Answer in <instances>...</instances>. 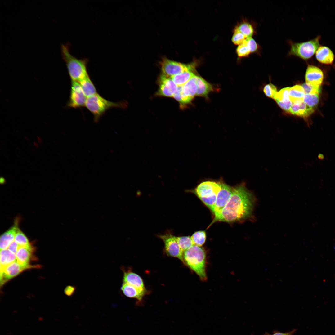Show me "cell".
Listing matches in <instances>:
<instances>
[{"mask_svg":"<svg viewBox=\"0 0 335 335\" xmlns=\"http://www.w3.org/2000/svg\"><path fill=\"white\" fill-rule=\"evenodd\" d=\"M255 201L253 194L244 183L234 187L228 202L220 213L214 217L209 226L217 221L230 223L250 218L252 216Z\"/></svg>","mask_w":335,"mask_h":335,"instance_id":"6da1fadb","label":"cell"},{"mask_svg":"<svg viewBox=\"0 0 335 335\" xmlns=\"http://www.w3.org/2000/svg\"><path fill=\"white\" fill-rule=\"evenodd\" d=\"M61 52L71 81L79 82L89 76L87 67L89 62L87 58L79 59L72 55L70 52L69 44L68 43L61 45Z\"/></svg>","mask_w":335,"mask_h":335,"instance_id":"7a4b0ae2","label":"cell"},{"mask_svg":"<svg viewBox=\"0 0 335 335\" xmlns=\"http://www.w3.org/2000/svg\"><path fill=\"white\" fill-rule=\"evenodd\" d=\"M206 253L201 247L193 245L184 251L183 254V261L194 271L202 281L207 279L206 273Z\"/></svg>","mask_w":335,"mask_h":335,"instance_id":"3957f363","label":"cell"},{"mask_svg":"<svg viewBox=\"0 0 335 335\" xmlns=\"http://www.w3.org/2000/svg\"><path fill=\"white\" fill-rule=\"evenodd\" d=\"M221 188V180L208 181L202 182L194 190L188 191L194 194L212 212Z\"/></svg>","mask_w":335,"mask_h":335,"instance_id":"277c9868","label":"cell"},{"mask_svg":"<svg viewBox=\"0 0 335 335\" xmlns=\"http://www.w3.org/2000/svg\"><path fill=\"white\" fill-rule=\"evenodd\" d=\"M124 102H114L105 99L97 93L87 97L85 106L92 114L95 122H97L101 116L107 111L112 108H122Z\"/></svg>","mask_w":335,"mask_h":335,"instance_id":"5b68a950","label":"cell"},{"mask_svg":"<svg viewBox=\"0 0 335 335\" xmlns=\"http://www.w3.org/2000/svg\"><path fill=\"white\" fill-rule=\"evenodd\" d=\"M318 35L311 40L300 42H291L288 55L298 57L304 60H307L315 53L320 46Z\"/></svg>","mask_w":335,"mask_h":335,"instance_id":"8992f818","label":"cell"},{"mask_svg":"<svg viewBox=\"0 0 335 335\" xmlns=\"http://www.w3.org/2000/svg\"><path fill=\"white\" fill-rule=\"evenodd\" d=\"M161 73L171 77L185 71L195 70L194 64H186L163 58L159 62Z\"/></svg>","mask_w":335,"mask_h":335,"instance_id":"52a82bcc","label":"cell"},{"mask_svg":"<svg viewBox=\"0 0 335 335\" xmlns=\"http://www.w3.org/2000/svg\"><path fill=\"white\" fill-rule=\"evenodd\" d=\"M234 187L221 180V188L217 198L212 211L214 217L218 216L226 205L234 191Z\"/></svg>","mask_w":335,"mask_h":335,"instance_id":"ba28073f","label":"cell"},{"mask_svg":"<svg viewBox=\"0 0 335 335\" xmlns=\"http://www.w3.org/2000/svg\"><path fill=\"white\" fill-rule=\"evenodd\" d=\"M87 98L79 83L71 81L70 95L67 107L74 108L83 107L85 106Z\"/></svg>","mask_w":335,"mask_h":335,"instance_id":"9c48e42d","label":"cell"},{"mask_svg":"<svg viewBox=\"0 0 335 335\" xmlns=\"http://www.w3.org/2000/svg\"><path fill=\"white\" fill-rule=\"evenodd\" d=\"M158 83L159 87L156 96L173 97L177 91L178 86L171 78L161 73L158 77Z\"/></svg>","mask_w":335,"mask_h":335,"instance_id":"30bf717a","label":"cell"},{"mask_svg":"<svg viewBox=\"0 0 335 335\" xmlns=\"http://www.w3.org/2000/svg\"><path fill=\"white\" fill-rule=\"evenodd\" d=\"M176 237L170 233L159 235L163 241L167 254L169 256L176 257L182 261L183 252L180 248Z\"/></svg>","mask_w":335,"mask_h":335,"instance_id":"8fae6325","label":"cell"},{"mask_svg":"<svg viewBox=\"0 0 335 335\" xmlns=\"http://www.w3.org/2000/svg\"><path fill=\"white\" fill-rule=\"evenodd\" d=\"M27 269L15 261L7 266L0 267V282L3 284Z\"/></svg>","mask_w":335,"mask_h":335,"instance_id":"7c38bea8","label":"cell"},{"mask_svg":"<svg viewBox=\"0 0 335 335\" xmlns=\"http://www.w3.org/2000/svg\"><path fill=\"white\" fill-rule=\"evenodd\" d=\"M323 77V72L319 68L313 65H308L305 73L306 83L320 86Z\"/></svg>","mask_w":335,"mask_h":335,"instance_id":"4fadbf2b","label":"cell"},{"mask_svg":"<svg viewBox=\"0 0 335 335\" xmlns=\"http://www.w3.org/2000/svg\"><path fill=\"white\" fill-rule=\"evenodd\" d=\"M34 248L33 247L28 248L19 246L16 254L17 262L27 269L37 267V266H32L29 264L30 260L33 257Z\"/></svg>","mask_w":335,"mask_h":335,"instance_id":"5bb4252c","label":"cell"},{"mask_svg":"<svg viewBox=\"0 0 335 335\" xmlns=\"http://www.w3.org/2000/svg\"><path fill=\"white\" fill-rule=\"evenodd\" d=\"M292 103L289 112L293 115L306 118L314 111V109L307 106L303 101Z\"/></svg>","mask_w":335,"mask_h":335,"instance_id":"9a60e30c","label":"cell"},{"mask_svg":"<svg viewBox=\"0 0 335 335\" xmlns=\"http://www.w3.org/2000/svg\"><path fill=\"white\" fill-rule=\"evenodd\" d=\"M334 57L332 51L326 46H320L315 52L317 60L320 63L324 64H332L334 60Z\"/></svg>","mask_w":335,"mask_h":335,"instance_id":"2e32d148","label":"cell"},{"mask_svg":"<svg viewBox=\"0 0 335 335\" xmlns=\"http://www.w3.org/2000/svg\"><path fill=\"white\" fill-rule=\"evenodd\" d=\"M121 288L125 296L129 298H136L139 301H141L146 293L145 289L137 288L125 283L123 284Z\"/></svg>","mask_w":335,"mask_h":335,"instance_id":"e0dca14e","label":"cell"},{"mask_svg":"<svg viewBox=\"0 0 335 335\" xmlns=\"http://www.w3.org/2000/svg\"><path fill=\"white\" fill-rule=\"evenodd\" d=\"M18 222H15L13 226L2 234L0 238V248L1 249L8 248L11 243L14 240L16 233L19 228Z\"/></svg>","mask_w":335,"mask_h":335,"instance_id":"ac0fdd59","label":"cell"},{"mask_svg":"<svg viewBox=\"0 0 335 335\" xmlns=\"http://www.w3.org/2000/svg\"><path fill=\"white\" fill-rule=\"evenodd\" d=\"M196 76L195 75L182 86V92L183 95L191 100L196 96L197 89Z\"/></svg>","mask_w":335,"mask_h":335,"instance_id":"d6986e66","label":"cell"},{"mask_svg":"<svg viewBox=\"0 0 335 335\" xmlns=\"http://www.w3.org/2000/svg\"><path fill=\"white\" fill-rule=\"evenodd\" d=\"M123 280V283L129 284L137 288L145 289L142 279L135 273L129 271L124 272Z\"/></svg>","mask_w":335,"mask_h":335,"instance_id":"ffe728a7","label":"cell"},{"mask_svg":"<svg viewBox=\"0 0 335 335\" xmlns=\"http://www.w3.org/2000/svg\"><path fill=\"white\" fill-rule=\"evenodd\" d=\"M196 82L197 89L196 96L208 97L209 92L213 89L212 85L202 77L197 75Z\"/></svg>","mask_w":335,"mask_h":335,"instance_id":"44dd1931","label":"cell"},{"mask_svg":"<svg viewBox=\"0 0 335 335\" xmlns=\"http://www.w3.org/2000/svg\"><path fill=\"white\" fill-rule=\"evenodd\" d=\"M78 83L87 97H88L97 93L96 89L89 76Z\"/></svg>","mask_w":335,"mask_h":335,"instance_id":"7402d4cb","label":"cell"},{"mask_svg":"<svg viewBox=\"0 0 335 335\" xmlns=\"http://www.w3.org/2000/svg\"><path fill=\"white\" fill-rule=\"evenodd\" d=\"M305 95L303 87L300 85H295L289 89V98L292 103L303 101Z\"/></svg>","mask_w":335,"mask_h":335,"instance_id":"603a6c76","label":"cell"},{"mask_svg":"<svg viewBox=\"0 0 335 335\" xmlns=\"http://www.w3.org/2000/svg\"><path fill=\"white\" fill-rule=\"evenodd\" d=\"M16 254L8 248L1 250L0 267H4L16 261Z\"/></svg>","mask_w":335,"mask_h":335,"instance_id":"cb8c5ba5","label":"cell"},{"mask_svg":"<svg viewBox=\"0 0 335 335\" xmlns=\"http://www.w3.org/2000/svg\"><path fill=\"white\" fill-rule=\"evenodd\" d=\"M195 74L193 72H183L171 77L173 81L178 86H183Z\"/></svg>","mask_w":335,"mask_h":335,"instance_id":"d4e9b609","label":"cell"},{"mask_svg":"<svg viewBox=\"0 0 335 335\" xmlns=\"http://www.w3.org/2000/svg\"><path fill=\"white\" fill-rule=\"evenodd\" d=\"M179 103L180 107L184 109L191 103L192 100L185 96L182 92V86H178V90L173 97Z\"/></svg>","mask_w":335,"mask_h":335,"instance_id":"484cf974","label":"cell"},{"mask_svg":"<svg viewBox=\"0 0 335 335\" xmlns=\"http://www.w3.org/2000/svg\"><path fill=\"white\" fill-rule=\"evenodd\" d=\"M246 38L252 37L254 33L253 26L247 22H243L236 27Z\"/></svg>","mask_w":335,"mask_h":335,"instance_id":"4316f807","label":"cell"},{"mask_svg":"<svg viewBox=\"0 0 335 335\" xmlns=\"http://www.w3.org/2000/svg\"><path fill=\"white\" fill-rule=\"evenodd\" d=\"M190 237L193 245L201 247L206 241V233L203 230L197 231L194 232Z\"/></svg>","mask_w":335,"mask_h":335,"instance_id":"83f0119b","label":"cell"},{"mask_svg":"<svg viewBox=\"0 0 335 335\" xmlns=\"http://www.w3.org/2000/svg\"><path fill=\"white\" fill-rule=\"evenodd\" d=\"M14 241L20 246L28 248L33 247L30 244L26 235L19 228L16 234Z\"/></svg>","mask_w":335,"mask_h":335,"instance_id":"f1b7e54d","label":"cell"},{"mask_svg":"<svg viewBox=\"0 0 335 335\" xmlns=\"http://www.w3.org/2000/svg\"><path fill=\"white\" fill-rule=\"evenodd\" d=\"M178 244L183 252L193 245L191 237L189 236L176 237Z\"/></svg>","mask_w":335,"mask_h":335,"instance_id":"f546056e","label":"cell"},{"mask_svg":"<svg viewBox=\"0 0 335 335\" xmlns=\"http://www.w3.org/2000/svg\"><path fill=\"white\" fill-rule=\"evenodd\" d=\"M319 95L306 94L304 98V102L309 107L314 109L319 102Z\"/></svg>","mask_w":335,"mask_h":335,"instance_id":"4dcf8cb0","label":"cell"},{"mask_svg":"<svg viewBox=\"0 0 335 335\" xmlns=\"http://www.w3.org/2000/svg\"><path fill=\"white\" fill-rule=\"evenodd\" d=\"M290 87H287L281 89L277 92L274 99L276 101L287 102L290 100L289 98V90Z\"/></svg>","mask_w":335,"mask_h":335,"instance_id":"1f68e13d","label":"cell"},{"mask_svg":"<svg viewBox=\"0 0 335 335\" xmlns=\"http://www.w3.org/2000/svg\"><path fill=\"white\" fill-rule=\"evenodd\" d=\"M302 86L306 94H318L319 95L321 92L320 86L305 83H304Z\"/></svg>","mask_w":335,"mask_h":335,"instance_id":"d6a6232c","label":"cell"},{"mask_svg":"<svg viewBox=\"0 0 335 335\" xmlns=\"http://www.w3.org/2000/svg\"><path fill=\"white\" fill-rule=\"evenodd\" d=\"M245 39L242 44L239 45L237 48L236 53L239 57L248 56L251 53Z\"/></svg>","mask_w":335,"mask_h":335,"instance_id":"836d02e7","label":"cell"},{"mask_svg":"<svg viewBox=\"0 0 335 335\" xmlns=\"http://www.w3.org/2000/svg\"><path fill=\"white\" fill-rule=\"evenodd\" d=\"M246 38V37L236 27L232 38L233 42L235 45H239L242 44Z\"/></svg>","mask_w":335,"mask_h":335,"instance_id":"e575fe53","label":"cell"},{"mask_svg":"<svg viewBox=\"0 0 335 335\" xmlns=\"http://www.w3.org/2000/svg\"><path fill=\"white\" fill-rule=\"evenodd\" d=\"M263 91L266 96L274 99L277 92L276 87L271 83L267 84L264 87Z\"/></svg>","mask_w":335,"mask_h":335,"instance_id":"d590c367","label":"cell"},{"mask_svg":"<svg viewBox=\"0 0 335 335\" xmlns=\"http://www.w3.org/2000/svg\"><path fill=\"white\" fill-rule=\"evenodd\" d=\"M245 40L251 53L258 52L259 46L255 40L252 37L246 38Z\"/></svg>","mask_w":335,"mask_h":335,"instance_id":"8d00e7d4","label":"cell"},{"mask_svg":"<svg viewBox=\"0 0 335 335\" xmlns=\"http://www.w3.org/2000/svg\"><path fill=\"white\" fill-rule=\"evenodd\" d=\"M279 106L282 109L286 111L289 112L292 105V102L291 100L287 102H282L280 101H276Z\"/></svg>","mask_w":335,"mask_h":335,"instance_id":"74e56055","label":"cell"},{"mask_svg":"<svg viewBox=\"0 0 335 335\" xmlns=\"http://www.w3.org/2000/svg\"><path fill=\"white\" fill-rule=\"evenodd\" d=\"M19 247V245L14 240L9 244L8 249L16 254Z\"/></svg>","mask_w":335,"mask_h":335,"instance_id":"f35d334b","label":"cell"},{"mask_svg":"<svg viewBox=\"0 0 335 335\" xmlns=\"http://www.w3.org/2000/svg\"><path fill=\"white\" fill-rule=\"evenodd\" d=\"M75 290V288L74 287L69 285L65 288L64 290V292L66 295L68 296H70L74 293Z\"/></svg>","mask_w":335,"mask_h":335,"instance_id":"ab89813d","label":"cell"},{"mask_svg":"<svg viewBox=\"0 0 335 335\" xmlns=\"http://www.w3.org/2000/svg\"><path fill=\"white\" fill-rule=\"evenodd\" d=\"M295 331V329L286 333H282L278 331H275L272 334H269L268 333H266L263 335H293Z\"/></svg>","mask_w":335,"mask_h":335,"instance_id":"60d3db41","label":"cell"},{"mask_svg":"<svg viewBox=\"0 0 335 335\" xmlns=\"http://www.w3.org/2000/svg\"><path fill=\"white\" fill-rule=\"evenodd\" d=\"M0 182L1 184H3L5 183V179L3 177H1L0 179Z\"/></svg>","mask_w":335,"mask_h":335,"instance_id":"b9f144b4","label":"cell"},{"mask_svg":"<svg viewBox=\"0 0 335 335\" xmlns=\"http://www.w3.org/2000/svg\"><path fill=\"white\" fill-rule=\"evenodd\" d=\"M324 157V156L322 154H319L318 156V158L320 160L323 159Z\"/></svg>","mask_w":335,"mask_h":335,"instance_id":"7bdbcfd3","label":"cell"}]
</instances>
